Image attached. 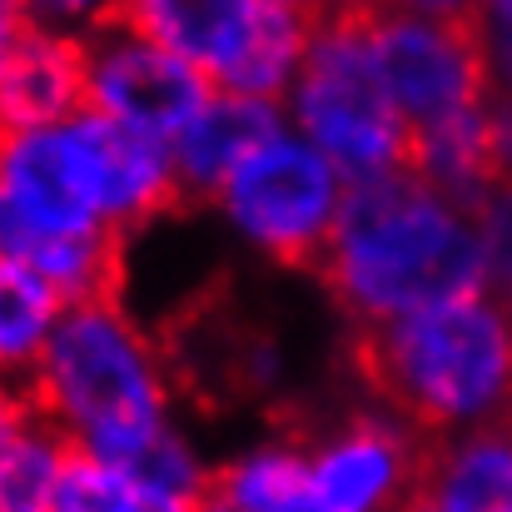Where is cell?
Here are the masks:
<instances>
[{"mask_svg":"<svg viewBox=\"0 0 512 512\" xmlns=\"http://www.w3.org/2000/svg\"><path fill=\"white\" fill-rule=\"evenodd\" d=\"M284 120L279 100L264 95H244V90H224L214 85L209 100L184 120V130L170 140V160L184 189V204H204L229 170Z\"/></svg>","mask_w":512,"mask_h":512,"instance_id":"12","label":"cell"},{"mask_svg":"<svg viewBox=\"0 0 512 512\" xmlns=\"http://www.w3.org/2000/svg\"><path fill=\"white\" fill-rule=\"evenodd\" d=\"M184 204L170 145L90 105L45 125H0V259L65 299L120 289L130 239Z\"/></svg>","mask_w":512,"mask_h":512,"instance_id":"1","label":"cell"},{"mask_svg":"<svg viewBox=\"0 0 512 512\" xmlns=\"http://www.w3.org/2000/svg\"><path fill=\"white\" fill-rule=\"evenodd\" d=\"M209 508L219 512H314L309 443L299 433H264L214 458Z\"/></svg>","mask_w":512,"mask_h":512,"instance_id":"14","label":"cell"},{"mask_svg":"<svg viewBox=\"0 0 512 512\" xmlns=\"http://www.w3.org/2000/svg\"><path fill=\"white\" fill-rule=\"evenodd\" d=\"M378 5H388V0H319V15L324 10H334V15H373Z\"/></svg>","mask_w":512,"mask_h":512,"instance_id":"25","label":"cell"},{"mask_svg":"<svg viewBox=\"0 0 512 512\" xmlns=\"http://www.w3.org/2000/svg\"><path fill=\"white\" fill-rule=\"evenodd\" d=\"M418 15H438V20H473V0H388Z\"/></svg>","mask_w":512,"mask_h":512,"instance_id":"24","label":"cell"},{"mask_svg":"<svg viewBox=\"0 0 512 512\" xmlns=\"http://www.w3.org/2000/svg\"><path fill=\"white\" fill-rule=\"evenodd\" d=\"M25 25H30L25 0H0V70H5V55L15 50V40L25 35Z\"/></svg>","mask_w":512,"mask_h":512,"instance_id":"23","label":"cell"},{"mask_svg":"<svg viewBox=\"0 0 512 512\" xmlns=\"http://www.w3.org/2000/svg\"><path fill=\"white\" fill-rule=\"evenodd\" d=\"M408 165L423 174L428 184L458 194V199H478L498 174H503V155H498V115H493V100L458 115V120H443L433 130H418L413 135V150H408Z\"/></svg>","mask_w":512,"mask_h":512,"instance_id":"16","label":"cell"},{"mask_svg":"<svg viewBox=\"0 0 512 512\" xmlns=\"http://www.w3.org/2000/svg\"><path fill=\"white\" fill-rule=\"evenodd\" d=\"M314 274L353 334L488 284L473 204L428 184L413 165L348 189Z\"/></svg>","mask_w":512,"mask_h":512,"instance_id":"2","label":"cell"},{"mask_svg":"<svg viewBox=\"0 0 512 512\" xmlns=\"http://www.w3.org/2000/svg\"><path fill=\"white\" fill-rule=\"evenodd\" d=\"M70 299L30 264L0 259V383H30Z\"/></svg>","mask_w":512,"mask_h":512,"instance_id":"17","label":"cell"},{"mask_svg":"<svg viewBox=\"0 0 512 512\" xmlns=\"http://www.w3.org/2000/svg\"><path fill=\"white\" fill-rule=\"evenodd\" d=\"M309 443L314 512H393L413 508L428 438L383 398L324 423Z\"/></svg>","mask_w":512,"mask_h":512,"instance_id":"9","label":"cell"},{"mask_svg":"<svg viewBox=\"0 0 512 512\" xmlns=\"http://www.w3.org/2000/svg\"><path fill=\"white\" fill-rule=\"evenodd\" d=\"M503 299H508V319H512V294H503Z\"/></svg>","mask_w":512,"mask_h":512,"instance_id":"27","label":"cell"},{"mask_svg":"<svg viewBox=\"0 0 512 512\" xmlns=\"http://www.w3.org/2000/svg\"><path fill=\"white\" fill-rule=\"evenodd\" d=\"M115 15L214 85L264 100H284L319 25V10L294 0H115Z\"/></svg>","mask_w":512,"mask_h":512,"instance_id":"7","label":"cell"},{"mask_svg":"<svg viewBox=\"0 0 512 512\" xmlns=\"http://www.w3.org/2000/svg\"><path fill=\"white\" fill-rule=\"evenodd\" d=\"M473 219H478V244H483L488 289L512 294V174H498V179L473 199Z\"/></svg>","mask_w":512,"mask_h":512,"instance_id":"19","label":"cell"},{"mask_svg":"<svg viewBox=\"0 0 512 512\" xmlns=\"http://www.w3.org/2000/svg\"><path fill=\"white\" fill-rule=\"evenodd\" d=\"M294 5H309V10H319V0H294Z\"/></svg>","mask_w":512,"mask_h":512,"instance_id":"26","label":"cell"},{"mask_svg":"<svg viewBox=\"0 0 512 512\" xmlns=\"http://www.w3.org/2000/svg\"><path fill=\"white\" fill-rule=\"evenodd\" d=\"M358 368L373 398L423 438L512 418V319L488 284L418 304L358 334Z\"/></svg>","mask_w":512,"mask_h":512,"instance_id":"4","label":"cell"},{"mask_svg":"<svg viewBox=\"0 0 512 512\" xmlns=\"http://www.w3.org/2000/svg\"><path fill=\"white\" fill-rule=\"evenodd\" d=\"M25 10H30L35 25H55V30L85 35V30H95L100 20L115 15V0H25Z\"/></svg>","mask_w":512,"mask_h":512,"instance_id":"20","label":"cell"},{"mask_svg":"<svg viewBox=\"0 0 512 512\" xmlns=\"http://www.w3.org/2000/svg\"><path fill=\"white\" fill-rule=\"evenodd\" d=\"M368 45L408 135L493 100L488 35L473 20H438L403 5H378L368 15Z\"/></svg>","mask_w":512,"mask_h":512,"instance_id":"8","label":"cell"},{"mask_svg":"<svg viewBox=\"0 0 512 512\" xmlns=\"http://www.w3.org/2000/svg\"><path fill=\"white\" fill-rule=\"evenodd\" d=\"M25 388L70 448L95 458H125L179 418L170 348L120 289L70 299Z\"/></svg>","mask_w":512,"mask_h":512,"instance_id":"3","label":"cell"},{"mask_svg":"<svg viewBox=\"0 0 512 512\" xmlns=\"http://www.w3.org/2000/svg\"><path fill=\"white\" fill-rule=\"evenodd\" d=\"M279 110L353 184L408 165L413 135L378 75V60L368 45V15H334V10L319 15L314 40Z\"/></svg>","mask_w":512,"mask_h":512,"instance_id":"6","label":"cell"},{"mask_svg":"<svg viewBox=\"0 0 512 512\" xmlns=\"http://www.w3.org/2000/svg\"><path fill=\"white\" fill-rule=\"evenodd\" d=\"M473 25L498 40V35H512V0H473Z\"/></svg>","mask_w":512,"mask_h":512,"instance_id":"22","label":"cell"},{"mask_svg":"<svg viewBox=\"0 0 512 512\" xmlns=\"http://www.w3.org/2000/svg\"><path fill=\"white\" fill-rule=\"evenodd\" d=\"M488 70H493V105L512 115V35L488 40Z\"/></svg>","mask_w":512,"mask_h":512,"instance_id":"21","label":"cell"},{"mask_svg":"<svg viewBox=\"0 0 512 512\" xmlns=\"http://www.w3.org/2000/svg\"><path fill=\"white\" fill-rule=\"evenodd\" d=\"M85 105V35L25 25L0 70V125H45Z\"/></svg>","mask_w":512,"mask_h":512,"instance_id":"13","label":"cell"},{"mask_svg":"<svg viewBox=\"0 0 512 512\" xmlns=\"http://www.w3.org/2000/svg\"><path fill=\"white\" fill-rule=\"evenodd\" d=\"M348 189L353 179L289 120H279L204 199V209L249 259L284 274H314L339 229Z\"/></svg>","mask_w":512,"mask_h":512,"instance_id":"5","label":"cell"},{"mask_svg":"<svg viewBox=\"0 0 512 512\" xmlns=\"http://www.w3.org/2000/svg\"><path fill=\"white\" fill-rule=\"evenodd\" d=\"M70 453V438L40 408L10 428L0 438V512H55Z\"/></svg>","mask_w":512,"mask_h":512,"instance_id":"18","label":"cell"},{"mask_svg":"<svg viewBox=\"0 0 512 512\" xmlns=\"http://www.w3.org/2000/svg\"><path fill=\"white\" fill-rule=\"evenodd\" d=\"M130 488V512H194L209 508L214 458L189 433L184 418H174L165 433H155L145 448L115 458Z\"/></svg>","mask_w":512,"mask_h":512,"instance_id":"15","label":"cell"},{"mask_svg":"<svg viewBox=\"0 0 512 512\" xmlns=\"http://www.w3.org/2000/svg\"><path fill=\"white\" fill-rule=\"evenodd\" d=\"M209 90L214 80L204 70L120 15L85 30V105L150 140L170 145L184 120L209 100Z\"/></svg>","mask_w":512,"mask_h":512,"instance_id":"10","label":"cell"},{"mask_svg":"<svg viewBox=\"0 0 512 512\" xmlns=\"http://www.w3.org/2000/svg\"><path fill=\"white\" fill-rule=\"evenodd\" d=\"M413 508L512 512V418H488L428 438Z\"/></svg>","mask_w":512,"mask_h":512,"instance_id":"11","label":"cell"}]
</instances>
